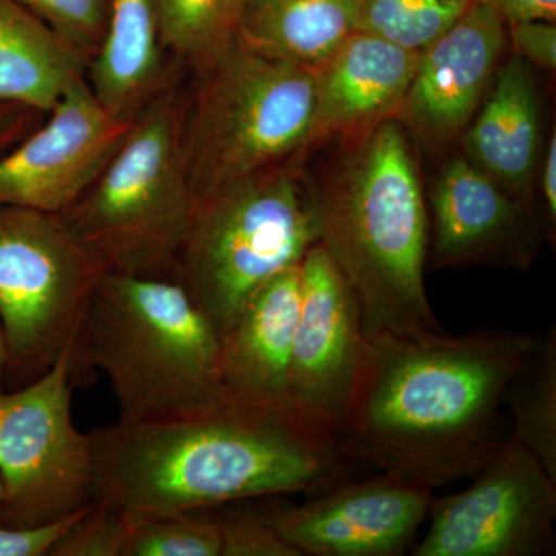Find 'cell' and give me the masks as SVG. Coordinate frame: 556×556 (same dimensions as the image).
<instances>
[{
    "label": "cell",
    "mask_w": 556,
    "mask_h": 556,
    "mask_svg": "<svg viewBox=\"0 0 556 556\" xmlns=\"http://www.w3.org/2000/svg\"><path fill=\"white\" fill-rule=\"evenodd\" d=\"M510 25L517 56L546 70L556 67V27L548 21H522Z\"/></svg>",
    "instance_id": "30"
},
{
    "label": "cell",
    "mask_w": 556,
    "mask_h": 556,
    "mask_svg": "<svg viewBox=\"0 0 556 556\" xmlns=\"http://www.w3.org/2000/svg\"><path fill=\"white\" fill-rule=\"evenodd\" d=\"M70 350L49 371L0 391V525H47L93 501L89 434L73 422Z\"/></svg>",
    "instance_id": "9"
},
{
    "label": "cell",
    "mask_w": 556,
    "mask_h": 556,
    "mask_svg": "<svg viewBox=\"0 0 556 556\" xmlns=\"http://www.w3.org/2000/svg\"><path fill=\"white\" fill-rule=\"evenodd\" d=\"M434 490L382 473L342 482L299 506L270 504V525L300 556H399L428 517Z\"/></svg>",
    "instance_id": "13"
},
{
    "label": "cell",
    "mask_w": 556,
    "mask_h": 556,
    "mask_svg": "<svg viewBox=\"0 0 556 556\" xmlns=\"http://www.w3.org/2000/svg\"><path fill=\"white\" fill-rule=\"evenodd\" d=\"M299 308L300 265L260 288L219 339V382L230 407L295 424L288 387Z\"/></svg>",
    "instance_id": "16"
},
{
    "label": "cell",
    "mask_w": 556,
    "mask_h": 556,
    "mask_svg": "<svg viewBox=\"0 0 556 556\" xmlns=\"http://www.w3.org/2000/svg\"><path fill=\"white\" fill-rule=\"evenodd\" d=\"M46 116V113L28 105L0 102V155L31 134Z\"/></svg>",
    "instance_id": "31"
},
{
    "label": "cell",
    "mask_w": 556,
    "mask_h": 556,
    "mask_svg": "<svg viewBox=\"0 0 556 556\" xmlns=\"http://www.w3.org/2000/svg\"><path fill=\"white\" fill-rule=\"evenodd\" d=\"M130 521L119 508L93 500L50 556H124Z\"/></svg>",
    "instance_id": "27"
},
{
    "label": "cell",
    "mask_w": 556,
    "mask_h": 556,
    "mask_svg": "<svg viewBox=\"0 0 556 556\" xmlns=\"http://www.w3.org/2000/svg\"><path fill=\"white\" fill-rule=\"evenodd\" d=\"M175 75L161 49L150 0H113L108 35L87 70L102 108L134 121Z\"/></svg>",
    "instance_id": "19"
},
{
    "label": "cell",
    "mask_w": 556,
    "mask_h": 556,
    "mask_svg": "<svg viewBox=\"0 0 556 556\" xmlns=\"http://www.w3.org/2000/svg\"><path fill=\"white\" fill-rule=\"evenodd\" d=\"M493 78L489 100L468 130L466 159L530 214L529 195L541 142L535 83L529 65L518 56L496 70Z\"/></svg>",
    "instance_id": "18"
},
{
    "label": "cell",
    "mask_w": 556,
    "mask_h": 556,
    "mask_svg": "<svg viewBox=\"0 0 556 556\" xmlns=\"http://www.w3.org/2000/svg\"><path fill=\"white\" fill-rule=\"evenodd\" d=\"M415 556L556 554V481L510 438L464 492L431 503Z\"/></svg>",
    "instance_id": "10"
},
{
    "label": "cell",
    "mask_w": 556,
    "mask_h": 556,
    "mask_svg": "<svg viewBox=\"0 0 556 556\" xmlns=\"http://www.w3.org/2000/svg\"><path fill=\"white\" fill-rule=\"evenodd\" d=\"M543 179H541V193H543L544 208H546L548 225L556 218V137L552 135L544 156Z\"/></svg>",
    "instance_id": "33"
},
{
    "label": "cell",
    "mask_w": 556,
    "mask_h": 556,
    "mask_svg": "<svg viewBox=\"0 0 556 556\" xmlns=\"http://www.w3.org/2000/svg\"><path fill=\"white\" fill-rule=\"evenodd\" d=\"M222 556H300L262 511L217 515Z\"/></svg>",
    "instance_id": "28"
},
{
    "label": "cell",
    "mask_w": 556,
    "mask_h": 556,
    "mask_svg": "<svg viewBox=\"0 0 556 556\" xmlns=\"http://www.w3.org/2000/svg\"><path fill=\"white\" fill-rule=\"evenodd\" d=\"M473 0H356V31L369 33L412 51H422Z\"/></svg>",
    "instance_id": "24"
},
{
    "label": "cell",
    "mask_w": 556,
    "mask_h": 556,
    "mask_svg": "<svg viewBox=\"0 0 556 556\" xmlns=\"http://www.w3.org/2000/svg\"><path fill=\"white\" fill-rule=\"evenodd\" d=\"M511 439L529 450L556 481V329L541 336L535 357L508 386Z\"/></svg>",
    "instance_id": "23"
},
{
    "label": "cell",
    "mask_w": 556,
    "mask_h": 556,
    "mask_svg": "<svg viewBox=\"0 0 556 556\" xmlns=\"http://www.w3.org/2000/svg\"><path fill=\"white\" fill-rule=\"evenodd\" d=\"M367 348L356 292L318 241L300 263L289 408L303 430L334 442Z\"/></svg>",
    "instance_id": "11"
},
{
    "label": "cell",
    "mask_w": 556,
    "mask_h": 556,
    "mask_svg": "<svg viewBox=\"0 0 556 556\" xmlns=\"http://www.w3.org/2000/svg\"><path fill=\"white\" fill-rule=\"evenodd\" d=\"M93 61L109 30L113 0H14Z\"/></svg>",
    "instance_id": "26"
},
{
    "label": "cell",
    "mask_w": 556,
    "mask_h": 556,
    "mask_svg": "<svg viewBox=\"0 0 556 556\" xmlns=\"http://www.w3.org/2000/svg\"><path fill=\"white\" fill-rule=\"evenodd\" d=\"M495 13L504 24L522 21L555 22L556 0H473Z\"/></svg>",
    "instance_id": "32"
},
{
    "label": "cell",
    "mask_w": 556,
    "mask_h": 556,
    "mask_svg": "<svg viewBox=\"0 0 556 556\" xmlns=\"http://www.w3.org/2000/svg\"><path fill=\"white\" fill-rule=\"evenodd\" d=\"M134 121L102 108L87 78L73 84L39 127L0 155V207L61 214L100 177Z\"/></svg>",
    "instance_id": "12"
},
{
    "label": "cell",
    "mask_w": 556,
    "mask_h": 556,
    "mask_svg": "<svg viewBox=\"0 0 556 556\" xmlns=\"http://www.w3.org/2000/svg\"><path fill=\"white\" fill-rule=\"evenodd\" d=\"M2 497H3V485H2V481H0V501H2Z\"/></svg>",
    "instance_id": "35"
},
{
    "label": "cell",
    "mask_w": 556,
    "mask_h": 556,
    "mask_svg": "<svg viewBox=\"0 0 556 556\" xmlns=\"http://www.w3.org/2000/svg\"><path fill=\"white\" fill-rule=\"evenodd\" d=\"M70 367L75 386H89L97 371L104 372L121 424L232 408L219 382L218 332L174 277L102 273Z\"/></svg>",
    "instance_id": "4"
},
{
    "label": "cell",
    "mask_w": 556,
    "mask_h": 556,
    "mask_svg": "<svg viewBox=\"0 0 556 556\" xmlns=\"http://www.w3.org/2000/svg\"><path fill=\"white\" fill-rule=\"evenodd\" d=\"M193 73L182 153L195 203L291 163L313 144L316 70L266 56L236 39Z\"/></svg>",
    "instance_id": "6"
},
{
    "label": "cell",
    "mask_w": 556,
    "mask_h": 556,
    "mask_svg": "<svg viewBox=\"0 0 556 556\" xmlns=\"http://www.w3.org/2000/svg\"><path fill=\"white\" fill-rule=\"evenodd\" d=\"M185 110L175 75L100 177L58 214L104 273L172 276L195 207L182 153Z\"/></svg>",
    "instance_id": "5"
},
{
    "label": "cell",
    "mask_w": 556,
    "mask_h": 556,
    "mask_svg": "<svg viewBox=\"0 0 556 556\" xmlns=\"http://www.w3.org/2000/svg\"><path fill=\"white\" fill-rule=\"evenodd\" d=\"M89 61L14 0H0V102L49 115Z\"/></svg>",
    "instance_id": "20"
},
{
    "label": "cell",
    "mask_w": 556,
    "mask_h": 556,
    "mask_svg": "<svg viewBox=\"0 0 556 556\" xmlns=\"http://www.w3.org/2000/svg\"><path fill=\"white\" fill-rule=\"evenodd\" d=\"M248 0H150L167 58L192 72L237 39Z\"/></svg>",
    "instance_id": "22"
},
{
    "label": "cell",
    "mask_w": 556,
    "mask_h": 556,
    "mask_svg": "<svg viewBox=\"0 0 556 556\" xmlns=\"http://www.w3.org/2000/svg\"><path fill=\"white\" fill-rule=\"evenodd\" d=\"M506 40L504 22L471 3L444 35L420 51L399 110L401 121L434 141L459 134L495 76Z\"/></svg>",
    "instance_id": "15"
},
{
    "label": "cell",
    "mask_w": 556,
    "mask_h": 556,
    "mask_svg": "<svg viewBox=\"0 0 556 556\" xmlns=\"http://www.w3.org/2000/svg\"><path fill=\"white\" fill-rule=\"evenodd\" d=\"M102 273L60 215L0 207V327L14 386L40 378L72 350Z\"/></svg>",
    "instance_id": "8"
},
{
    "label": "cell",
    "mask_w": 556,
    "mask_h": 556,
    "mask_svg": "<svg viewBox=\"0 0 556 556\" xmlns=\"http://www.w3.org/2000/svg\"><path fill=\"white\" fill-rule=\"evenodd\" d=\"M428 252L437 268L525 269L538 251L532 215L466 156L450 161L431 189Z\"/></svg>",
    "instance_id": "14"
},
{
    "label": "cell",
    "mask_w": 556,
    "mask_h": 556,
    "mask_svg": "<svg viewBox=\"0 0 556 556\" xmlns=\"http://www.w3.org/2000/svg\"><path fill=\"white\" fill-rule=\"evenodd\" d=\"M93 500L129 518L212 510L239 501L320 493L346 481L334 442L241 409L89 434Z\"/></svg>",
    "instance_id": "2"
},
{
    "label": "cell",
    "mask_w": 556,
    "mask_h": 556,
    "mask_svg": "<svg viewBox=\"0 0 556 556\" xmlns=\"http://www.w3.org/2000/svg\"><path fill=\"white\" fill-rule=\"evenodd\" d=\"M540 343L511 329L367 336L336 447L431 490L475 477L501 445L493 426L507 388Z\"/></svg>",
    "instance_id": "1"
},
{
    "label": "cell",
    "mask_w": 556,
    "mask_h": 556,
    "mask_svg": "<svg viewBox=\"0 0 556 556\" xmlns=\"http://www.w3.org/2000/svg\"><path fill=\"white\" fill-rule=\"evenodd\" d=\"M311 188L320 243L356 292L367 336L444 332L427 298L430 226L402 121L358 131L331 175Z\"/></svg>",
    "instance_id": "3"
},
{
    "label": "cell",
    "mask_w": 556,
    "mask_h": 556,
    "mask_svg": "<svg viewBox=\"0 0 556 556\" xmlns=\"http://www.w3.org/2000/svg\"><path fill=\"white\" fill-rule=\"evenodd\" d=\"M90 504V503H89ZM89 504L47 525L10 527L0 525V556H47L78 522Z\"/></svg>",
    "instance_id": "29"
},
{
    "label": "cell",
    "mask_w": 556,
    "mask_h": 556,
    "mask_svg": "<svg viewBox=\"0 0 556 556\" xmlns=\"http://www.w3.org/2000/svg\"><path fill=\"white\" fill-rule=\"evenodd\" d=\"M129 521L124 556H222L217 515L206 510Z\"/></svg>",
    "instance_id": "25"
},
{
    "label": "cell",
    "mask_w": 556,
    "mask_h": 556,
    "mask_svg": "<svg viewBox=\"0 0 556 556\" xmlns=\"http://www.w3.org/2000/svg\"><path fill=\"white\" fill-rule=\"evenodd\" d=\"M7 362H9V354H7L5 336L0 327V391H2V380L7 372Z\"/></svg>",
    "instance_id": "34"
},
{
    "label": "cell",
    "mask_w": 556,
    "mask_h": 556,
    "mask_svg": "<svg viewBox=\"0 0 556 556\" xmlns=\"http://www.w3.org/2000/svg\"><path fill=\"white\" fill-rule=\"evenodd\" d=\"M419 53L369 33L348 36L316 70L313 142L358 134L399 113Z\"/></svg>",
    "instance_id": "17"
},
{
    "label": "cell",
    "mask_w": 556,
    "mask_h": 556,
    "mask_svg": "<svg viewBox=\"0 0 556 556\" xmlns=\"http://www.w3.org/2000/svg\"><path fill=\"white\" fill-rule=\"evenodd\" d=\"M318 241L313 188L288 163L197 201L170 277L222 339L258 289Z\"/></svg>",
    "instance_id": "7"
},
{
    "label": "cell",
    "mask_w": 556,
    "mask_h": 556,
    "mask_svg": "<svg viewBox=\"0 0 556 556\" xmlns=\"http://www.w3.org/2000/svg\"><path fill=\"white\" fill-rule=\"evenodd\" d=\"M356 31V0H248L237 39L276 60L317 70Z\"/></svg>",
    "instance_id": "21"
}]
</instances>
